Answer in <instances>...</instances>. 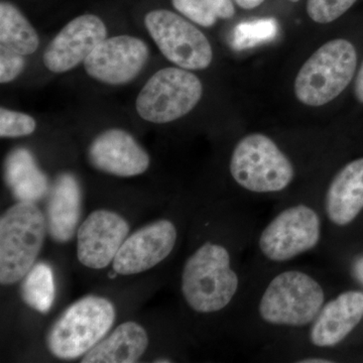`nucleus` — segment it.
<instances>
[{"mask_svg": "<svg viewBox=\"0 0 363 363\" xmlns=\"http://www.w3.org/2000/svg\"><path fill=\"white\" fill-rule=\"evenodd\" d=\"M88 159L93 168L121 178L143 175L150 164L149 152L121 128H109L95 136L88 147Z\"/></svg>", "mask_w": 363, "mask_h": 363, "instance_id": "nucleus-14", "label": "nucleus"}, {"mask_svg": "<svg viewBox=\"0 0 363 363\" xmlns=\"http://www.w3.org/2000/svg\"><path fill=\"white\" fill-rule=\"evenodd\" d=\"M82 212V191L76 177L70 173L58 176L47 205V228L50 236L60 243L71 240L77 231Z\"/></svg>", "mask_w": 363, "mask_h": 363, "instance_id": "nucleus-17", "label": "nucleus"}, {"mask_svg": "<svg viewBox=\"0 0 363 363\" xmlns=\"http://www.w3.org/2000/svg\"><path fill=\"white\" fill-rule=\"evenodd\" d=\"M177 238L173 222L167 219L152 222L128 236L112 262V269L121 276L150 271L171 255Z\"/></svg>", "mask_w": 363, "mask_h": 363, "instance_id": "nucleus-12", "label": "nucleus"}, {"mask_svg": "<svg viewBox=\"0 0 363 363\" xmlns=\"http://www.w3.org/2000/svg\"><path fill=\"white\" fill-rule=\"evenodd\" d=\"M6 181L18 202L35 203L48 192V180L26 150L13 152L7 160Z\"/></svg>", "mask_w": 363, "mask_h": 363, "instance_id": "nucleus-19", "label": "nucleus"}, {"mask_svg": "<svg viewBox=\"0 0 363 363\" xmlns=\"http://www.w3.org/2000/svg\"><path fill=\"white\" fill-rule=\"evenodd\" d=\"M0 45L23 56L38 51L40 37L25 14L11 2H0Z\"/></svg>", "mask_w": 363, "mask_h": 363, "instance_id": "nucleus-20", "label": "nucleus"}, {"mask_svg": "<svg viewBox=\"0 0 363 363\" xmlns=\"http://www.w3.org/2000/svg\"><path fill=\"white\" fill-rule=\"evenodd\" d=\"M37 121L25 112L0 108V136L1 138H18L33 135L37 130Z\"/></svg>", "mask_w": 363, "mask_h": 363, "instance_id": "nucleus-22", "label": "nucleus"}, {"mask_svg": "<svg viewBox=\"0 0 363 363\" xmlns=\"http://www.w3.org/2000/svg\"><path fill=\"white\" fill-rule=\"evenodd\" d=\"M324 305L321 284L307 272L290 269L269 281L260 298L259 314L267 324L301 328L312 324Z\"/></svg>", "mask_w": 363, "mask_h": 363, "instance_id": "nucleus-6", "label": "nucleus"}, {"mask_svg": "<svg viewBox=\"0 0 363 363\" xmlns=\"http://www.w3.org/2000/svg\"><path fill=\"white\" fill-rule=\"evenodd\" d=\"M155 362H157V363H160V362H164V363H168V362H172V360H169V359H164V358H162V359H157V360H155Z\"/></svg>", "mask_w": 363, "mask_h": 363, "instance_id": "nucleus-31", "label": "nucleus"}, {"mask_svg": "<svg viewBox=\"0 0 363 363\" xmlns=\"http://www.w3.org/2000/svg\"><path fill=\"white\" fill-rule=\"evenodd\" d=\"M354 274L360 283L363 284V257L357 260L354 264Z\"/></svg>", "mask_w": 363, "mask_h": 363, "instance_id": "nucleus-29", "label": "nucleus"}, {"mask_svg": "<svg viewBox=\"0 0 363 363\" xmlns=\"http://www.w3.org/2000/svg\"><path fill=\"white\" fill-rule=\"evenodd\" d=\"M322 222L314 208L293 205L272 218L259 238L262 255L269 262H285L319 245Z\"/></svg>", "mask_w": 363, "mask_h": 363, "instance_id": "nucleus-9", "label": "nucleus"}, {"mask_svg": "<svg viewBox=\"0 0 363 363\" xmlns=\"http://www.w3.org/2000/svg\"><path fill=\"white\" fill-rule=\"evenodd\" d=\"M116 318V307L108 298L86 296L69 306L52 324L48 348L59 359L82 357L105 337Z\"/></svg>", "mask_w": 363, "mask_h": 363, "instance_id": "nucleus-3", "label": "nucleus"}, {"mask_svg": "<svg viewBox=\"0 0 363 363\" xmlns=\"http://www.w3.org/2000/svg\"><path fill=\"white\" fill-rule=\"evenodd\" d=\"M47 220L33 202H18L0 218V283L23 281L44 245Z\"/></svg>", "mask_w": 363, "mask_h": 363, "instance_id": "nucleus-2", "label": "nucleus"}, {"mask_svg": "<svg viewBox=\"0 0 363 363\" xmlns=\"http://www.w3.org/2000/svg\"><path fill=\"white\" fill-rule=\"evenodd\" d=\"M325 213L334 225L354 221L363 209V157L348 162L334 176L325 195Z\"/></svg>", "mask_w": 363, "mask_h": 363, "instance_id": "nucleus-16", "label": "nucleus"}, {"mask_svg": "<svg viewBox=\"0 0 363 363\" xmlns=\"http://www.w3.org/2000/svg\"><path fill=\"white\" fill-rule=\"evenodd\" d=\"M357 0H308L307 13L313 21L321 25L338 20Z\"/></svg>", "mask_w": 363, "mask_h": 363, "instance_id": "nucleus-23", "label": "nucleus"}, {"mask_svg": "<svg viewBox=\"0 0 363 363\" xmlns=\"http://www.w3.org/2000/svg\"><path fill=\"white\" fill-rule=\"evenodd\" d=\"M147 332L136 322L118 325L83 355L82 363H135L142 358L149 346Z\"/></svg>", "mask_w": 363, "mask_h": 363, "instance_id": "nucleus-18", "label": "nucleus"}, {"mask_svg": "<svg viewBox=\"0 0 363 363\" xmlns=\"http://www.w3.org/2000/svg\"><path fill=\"white\" fill-rule=\"evenodd\" d=\"M149 45L140 38L130 35L107 37L97 45L83 66L87 75L98 82L123 86L133 82L147 64Z\"/></svg>", "mask_w": 363, "mask_h": 363, "instance_id": "nucleus-10", "label": "nucleus"}, {"mask_svg": "<svg viewBox=\"0 0 363 363\" xmlns=\"http://www.w3.org/2000/svg\"><path fill=\"white\" fill-rule=\"evenodd\" d=\"M363 319V293L347 291L325 303L310 328V342L316 347H334L354 330Z\"/></svg>", "mask_w": 363, "mask_h": 363, "instance_id": "nucleus-15", "label": "nucleus"}, {"mask_svg": "<svg viewBox=\"0 0 363 363\" xmlns=\"http://www.w3.org/2000/svg\"><path fill=\"white\" fill-rule=\"evenodd\" d=\"M240 288L228 250L218 243H203L184 264L181 290L189 307L200 314L225 309Z\"/></svg>", "mask_w": 363, "mask_h": 363, "instance_id": "nucleus-1", "label": "nucleus"}, {"mask_svg": "<svg viewBox=\"0 0 363 363\" xmlns=\"http://www.w3.org/2000/svg\"><path fill=\"white\" fill-rule=\"evenodd\" d=\"M214 13L220 20H230L235 14L233 0H208Z\"/></svg>", "mask_w": 363, "mask_h": 363, "instance_id": "nucleus-26", "label": "nucleus"}, {"mask_svg": "<svg viewBox=\"0 0 363 363\" xmlns=\"http://www.w3.org/2000/svg\"><path fill=\"white\" fill-rule=\"evenodd\" d=\"M55 279L51 267L39 262L23 279L21 295L23 302L35 311L48 313L55 301Z\"/></svg>", "mask_w": 363, "mask_h": 363, "instance_id": "nucleus-21", "label": "nucleus"}, {"mask_svg": "<svg viewBox=\"0 0 363 363\" xmlns=\"http://www.w3.org/2000/svg\"><path fill=\"white\" fill-rule=\"evenodd\" d=\"M130 224L116 212L100 209L88 215L77 230V257L91 269H106L130 233Z\"/></svg>", "mask_w": 363, "mask_h": 363, "instance_id": "nucleus-13", "label": "nucleus"}, {"mask_svg": "<svg viewBox=\"0 0 363 363\" xmlns=\"http://www.w3.org/2000/svg\"><path fill=\"white\" fill-rule=\"evenodd\" d=\"M289 1H291V2H298V1H300V0H289Z\"/></svg>", "mask_w": 363, "mask_h": 363, "instance_id": "nucleus-32", "label": "nucleus"}, {"mask_svg": "<svg viewBox=\"0 0 363 363\" xmlns=\"http://www.w3.org/2000/svg\"><path fill=\"white\" fill-rule=\"evenodd\" d=\"M229 169L241 188L257 194L281 192L295 178L291 160L262 133H250L236 143Z\"/></svg>", "mask_w": 363, "mask_h": 363, "instance_id": "nucleus-5", "label": "nucleus"}, {"mask_svg": "<svg viewBox=\"0 0 363 363\" xmlns=\"http://www.w3.org/2000/svg\"><path fill=\"white\" fill-rule=\"evenodd\" d=\"M172 4L182 16L203 28H211L218 20L208 0H172Z\"/></svg>", "mask_w": 363, "mask_h": 363, "instance_id": "nucleus-24", "label": "nucleus"}, {"mask_svg": "<svg viewBox=\"0 0 363 363\" xmlns=\"http://www.w3.org/2000/svg\"><path fill=\"white\" fill-rule=\"evenodd\" d=\"M243 9H253L264 4L266 0H234Z\"/></svg>", "mask_w": 363, "mask_h": 363, "instance_id": "nucleus-28", "label": "nucleus"}, {"mask_svg": "<svg viewBox=\"0 0 363 363\" xmlns=\"http://www.w3.org/2000/svg\"><path fill=\"white\" fill-rule=\"evenodd\" d=\"M145 26L162 56L189 71L207 69L213 61L209 40L192 23L168 9L145 14Z\"/></svg>", "mask_w": 363, "mask_h": 363, "instance_id": "nucleus-8", "label": "nucleus"}, {"mask_svg": "<svg viewBox=\"0 0 363 363\" xmlns=\"http://www.w3.org/2000/svg\"><path fill=\"white\" fill-rule=\"evenodd\" d=\"M203 95L201 80L180 67H167L147 81L135 99V111L147 123H173L197 106Z\"/></svg>", "mask_w": 363, "mask_h": 363, "instance_id": "nucleus-7", "label": "nucleus"}, {"mask_svg": "<svg viewBox=\"0 0 363 363\" xmlns=\"http://www.w3.org/2000/svg\"><path fill=\"white\" fill-rule=\"evenodd\" d=\"M298 362L302 363H330L333 362L332 360L329 359V358L324 357H308L303 358L302 360H298Z\"/></svg>", "mask_w": 363, "mask_h": 363, "instance_id": "nucleus-30", "label": "nucleus"}, {"mask_svg": "<svg viewBox=\"0 0 363 363\" xmlns=\"http://www.w3.org/2000/svg\"><path fill=\"white\" fill-rule=\"evenodd\" d=\"M0 83L9 84L20 77L26 68V59L23 55L0 48Z\"/></svg>", "mask_w": 363, "mask_h": 363, "instance_id": "nucleus-25", "label": "nucleus"}, {"mask_svg": "<svg viewBox=\"0 0 363 363\" xmlns=\"http://www.w3.org/2000/svg\"><path fill=\"white\" fill-rule=\"evenodd\" d=\"M107 38V26L95 14H82L69 21L43 54V63L47 70L63 74L83 64Z\"/></svg>", "mask_w": 363, "mask_h": 363, "instance_id": "nucleus-11", "label": "nucleus"}, {"mask_svg": "<svg viewBox=\"0 0 363 363\" xmlns=\"http://www.w3.org/2000/svg\"><path fill=\"white\" fill-rule=\"evenodd\" d=\"M354 93L358 101L363 104V62L355 79Z\"/></svg>", "mask_w": 363, "mask_h": 363, "instance_id": "nucleus-27", "label": "nucleus"}, {"mask_svg": "<svg viewBox=\"0 0 363 363\" xmlns=\"http://www.w3.org/2000/svg\"><path fill=\"white\" fill-rule=\"evenodd\" d=\"M357 66V50L350 40L325 43L298 71L294 84L296 97L312 107L333 101L350 84Z\"/></svg>", "mask_w": 363, "mask_h": 363, "instance_id": "nucleus-4", "label": "nucleus"}]
</instances>
